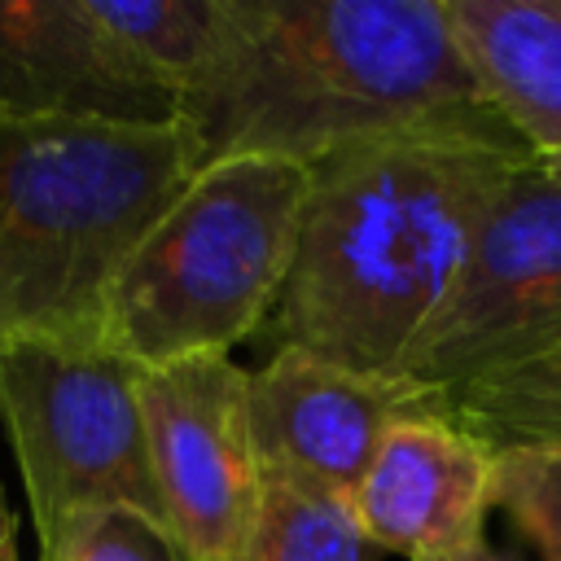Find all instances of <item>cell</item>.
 <instances>
[{"mask_svg":"<svg viewBox=\"0 0 561 561\" xmlns=\"http://www.w3.org/2000/svg\"><path fill=\"white\" fill-rule=\"evenodd\" d=\"M197 167L180 118L0 114V346L101 342L118 267Z\"/></svg>","mask_w":561,"mask_h":561,"instance_id":"obj_3","label":"cell"},{"mask_svg":"<svg viewBox=\"0 0 561 561\" xmlns=\"http://www.w3.org/2000/svg\"><path fill=\"white\" fill-rule=\"evenodd\" d=\"M39 561H188L175 535L136 513V508H83L75 513L53 543L39 548Z\"/></svg>","mask_w":561,"mask_h":561,"instance_id":"obj_16","label":"cell"},{"mask_svg":"<svg viewBox=\"0 0 561 561\" xmlns=\"http://www.w3.org/2000/svg\"><path fill=\"white\" fill-rule=\"evenodd\" d=\"M438 561H517V557L504 552V548H495V543L482 535V539H473V543H465V548H456V552H447V557H438Z\"/></svg>","mask_w":561,"mask_h":561,"instance_id":"obj_17","label":"cell"},{"mask_svg":"<svg viewBox=\"0 0 561 561\" xmlns=\"http://www.w3.org/2000/svg\"><path fill=\"white\" fill-rule=\"evenodd\" d=\"M4 522H13V508H9V500H4V491H0V526Z\"/></svg>","mask_w":561,"mask_h":561,"instance_id":"obj_20","label":"cell"},{"mask_svg":"<svg viewBox=\"0 0 561 561\" xmlns=\"http://www.w3.org/2000/svg\"><path fill=\"white\" fill-rule=\"evenodd\" d=\"M482 101L530 158L561 153V0H447Z\"/></svg>","mask_w":561,"mask_h":561,"instance_id":"obj_11","label":"cell"},{"mask_svg":"<svg viewBox=\"0 0 561 561\" xmlns=\"http://www.w3.org/2000/svg\"><path fill=\"white\" fill-rule=\"evenodd\" d=\"M245 381L250 373L232 355L140 368L136 381L162 517L188 561H241L259 526L263 469Z\"/></svg>","mask_w":561,"mask_h":561,"instance_id":"obj_7","label":"cell"},{"mask_svg":"<svg viewBox=\"0 0 561 561\" xmlns=\"http://www.w3.org/2000/svg\"><path fill=\"white\" fill-rule=\"evenodd\" d=\"M105 35L123 48V57L153 79L180 118L184 92L197 83L215 35H219V0H88Z\"/></svg>","mask_w":561,"mask_h":561,"instance_id":"obj_12","label":"cell"},{"mask_svg":"<svg viewBox=\"0 0 561 561\" xmlns=\"http://www.w3.org/2000/svg\"><path fill=\"white\" fill-rule=\"evenodd\" d=\"M443 408L491 456L561 451V346L451 394Z\"/></svg>","mask_w":561,"mask_h":561,"instance_id":"obj_13","label":"cell"},{"mask_svg":"<svg viewBox=\"0 0 561 561\" xmlns=\"http://www.w3.org/2000/svg\"><path fill=\"white\" fill-rule=\"evenodd\" d=\"M0 561H18V522L0 526Z\"/></svg>","mask_w":561,"mask_h":561,"instance_id":"obj_18","label":"cell"},{"mask_svg":"<svg viewBox=\"0 0 561 561\" xmlns=\"http://www.w3.org/2000/svg\"><path fill=\"white\" fill-rule=\"evenodd\" d=\"M491 473L495 456L447 412H408L381 434L351 513L381 552L438 561L486 535Z\"/></svg>","mask_w":561,"mask_h":561,"instance_id":"obj_9","label":"cell"},{"mask_svg":"<svg viewBox=\"0 0 561 561\" xmlns=\"http://www.w3.org/2000/svg\"><path fill=\"white\" fill-rule=\"evenodd\" d=\"M491 508L530 539L539 561H561V451H500Z\"/></svg>","mask_w":561,"mask_h":561,"instance_id":"obj_15","label":"cell"},{"mask_svg":"<svg viewBox=\"0 0 561 561\" xmlns=\"http://www.w3.org/2000/svg\"><path fill=\"white\" fill-rule=\"evenodd\" d=\"M539 162H543V167H548V171H552V180H557V184H561V153H557V158H539Z\"/></svg>","mask_w":561,"mask_h":561,"instance_id":"obj_19","label":"cell"},{"mask_svg":"<svg viewBox=\"0 0 561 561\" xmlns=\"http://www.w3.org/2000/svg\"><path fill=\"white\" fill-rule=\"evenodd\" d=\"M552 346H561V184L526 158L486 206L456 280L394 377L447 403Z\"/></svg>","mask_w":561,"mask_h":561,"instance_id":"obj_6","label":"cell"},{"mask_svg":"<svg viewBox=\"0 0 561 561\" xmlns=\"http://www.w3.org/2000/svg\"><path fill=\"white\" fill-rule=\"evenodd\" d=\"M526 158L500 114H478L311 162L294 263L259 329L267 351L394 377Z\"/></svg>","mask_w":561,"mask_h":561,"instance_id":"obj_1","label":"cell"},{"mask_svg":"<svg viewBox=\"0 0 561 561\" xmlns=\"http://www.w3.org/2000/svg\"><path fill=\"white\" fill-rule=\"evenodd\" d=\"M0 114L175 123V101L123 57L88 0H0Z\"/></svg>","mask_w":561,"mask_h":561,"instance_id":"obj_10","label":"cell"},{"mask_svg":"<svg viewBox=\"0 0 561 561\" xmlns=\"http://www.w3.org/2000/svg\"><path fill=\"white\" fill-rule=\"evenodd\" d=\"M438 399L399 377L355 373L302 351H272L245 381V421L263 478H294L342 500L355 495L381 434Z\"/></svg>","mask_w":561,"mask_h":561,"instance_id":"obj_8","label":"cell"},{"mask_svg":"<svg viewBox=\"0 0 561 561\" xmlns=\"http://www.w3.org/2000/svg\"><path fill=\"white\" fill-rule=\"evenodd\" d=\"M140 368L105 342H4L0 425L39 548L83 508H136L167 526L136 394Z\"/></svg>","mask_w":561,"mask_h":561,"instance_id":"obj_5","label":"cell"},{"mask_svg":"<svg viewBox=\"0 0 561 561\" xmlns=\"http://www.w3.org/2000/svg\"><path fill=\"white\" fill-rule=\"evenodd\" d=\"M495 114L447 0H219L180 123L219 158L320 162L337 149Z\"/></svg>","mask_w":561,"mask_h":561,"instance_id":"obj_2","label":"cell"},{"mask_svg":"<svg viewBox=\"0 0 561 561\" xmlns=\"http://www.w3.org/2000/svg\"><path fill=\"white\" fill-rule=\"evenodd\" d=\"M386 552L359 530L351 500L294 482L263 478L259 526L241 561H381Z\"/></svg>","mask_w":561,"mask_h":561,"instance_id":"obj_14","label":"cell"},{"mask_svg":"<svg viewBox=\"0 0 561 561\" xmlns=\"http://www.w3.org/2000/svg\"><path fill=\"white\" fill-rule=\"evenodd\" d=\"M311 167L219 158L175 193L118 267L101 342L136 368L228 355L263 329L289 276Z\"/></svg>","mask_w":561,"mask_h":561,"instance_id":"obj_4","label":"cell"}]
</instances>
